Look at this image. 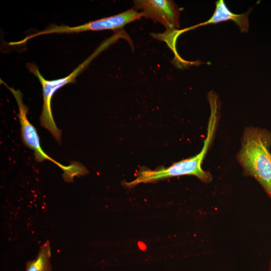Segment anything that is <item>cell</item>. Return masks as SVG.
Returning <instances> with one entry per match:
<instances>
[{
	"label": "cell",
	"instance_id": "cell-1",
	"mask_svg": "<svg viewBox=\"0 0 271 271\" xmlns=\"http://www.w3.org/2000/svg\"><path fill=\"white\" fill-rule=\"evenodd\" d=\"M270 147V131L257 127H247L237 159L244 172L259 183L271 199Z\"/></svg>",
	"mask_w": 271,
	"mask_h": 271
},
{
	"label": "cell",
	"instance_id": "cell-2",
	"mask_svg": "<svg viewBox=\"0 0 271 271\" xmlns=\"http://www.w3.org/2000/svg\"><path fill=\"white\" fill-rule=\"evenodd\" d=\"M211 113L208 121L206 138L201 152L196 155L173 164L171 166L160 168L155 170L142 168L136 178L129 182L124 181L123 185L131 188L138 184L154 182L162 179L183 175H193L205 183L210 182L212 177L211 174L203 170L201 164L212 143L218 120L219 108L210 107Z\"/></svg>",
	"mask_w": 271,
	"mask_h": 271
},
{
	"label": "cell",
	"instance_id": "cell-3",
	"mask_svg": "<svg viewBox=\"0 0 271 271\" xmlns=\"http://www.w3.org/2000/svg\"><path fill=\"white\" fill-rule=\"evenodd\" d=\"M7 87L15 98L19 108L18 116L21 125L22 140L23 143L29 148L33 150L36 160L41 162L49 160L57 165L63 170V177L65 181H73L74 177L84 175L86 169L79 164H72L69 166H64L56 161L42 150L40 145V139L36 128L30 123L27 118V107L23 103V95L19 90Z\"/></svg>",
	"mask_w": 271,
	"mask_h": 271
},
{
	"label": "cell",
	"instance_id": "cell-4",
	"mask_svg": "<svg viewBox=\"0 0 271 271\" xmlns=\"http://www.w3.org/2000/svg\"><path fill=\"white\" fill-rule=\"evenodd\" d=\"M96 55L93 54L84 62L78 66L68 76L53 80H46L40 73L36 66L30 64L29 69L39 80L43 89V104L40 116L41 125L48 129L56 140L60 143L61 130L56 126L51 111V99L55 92L65 85L74 83L76 77L86 67Z\"/></svg>",
	"mask_w": 271,
	"mask_h": 271
},
{
	"label": "cell",
	"instance_id": "cell-5",
	"mask_svg": "<svg viewBox=\"0 0 271 271\" xmlns=\"http://www.w3.org/2000/svg\"><path fill=\"white\" fill-rule=\"evenodd\" d=\"M143 17L142 13L131 9L116 15L102 18L90 22L76 27L66 26H52L42 31L26 37L17 42L18 45L25 43L29 40L40 35L52 33H71L87 31H101L104 30H115L120 28L127 24L140 19Z\"/></svg>",
	"mask_w": 271,
	"mask_h": 271
},
{
	"label": "cell",
	"instance_id": "cell-6",
	"mask_svg": "<svg viewBox=\"0 0 271 271\" xmlns=\"http://www.w3.org/2000/svg\"><path fill=\"white\" fill-rule=\"evenodd\" d=\"M133 9L142 10L143 17L163 25L168 30L180 27V10L173 1L136 0Z\"/></svg>",
	"mask_w": 271,
	"mask_h": 271
},
{
	"label": "cell",
	"instance_id": "cell-7",
	"mask_svg": "<svg viewBox=\"0 0 271 271\" xmlns=\"http://www.w3.org/2000/svg\"><path fill=\"white\" fill-rule=\"evenodd\" d=\"M251 10L242 14H235L231 13L226 7L224 2L219 0L216 2V9L212 16L203 25L216 24L219 22L233 21L239 27L241 32L248 31L249 27L248 16Z\"/></svg>",
	"mask_w": 271,
	"mask_h": 271
},
{
	"label": "cell",
	"instance_id": "cell-8",
	"mask_svg": "<svg viewBox=\"0 0 271 271\" xmlns=\"http://www.w3.org/2000/svg\"><path fill=\"white\" fill-rule=\"evenodd\" d=\"M50 257V243L47 241L41 246L36 258L26 262V271H52Z\"/></svg>",
	"mask_w": 271,
	"mask_h": 271
},
{
	"label": "cell",
	"instance_id": "cell-9",
	"mask_svg": "<svg viewBox=\"0 0 271 271\" xmlns=\"http://www.w3.org/2000/svg\"><path fill=\"white\" fill-rule=\"evenodd\" d=\"M269 271H271V258H270V262H269Z\"/></svg>",
	"mask_w": 271,
	"mask_h": 271
}]
</instances>
